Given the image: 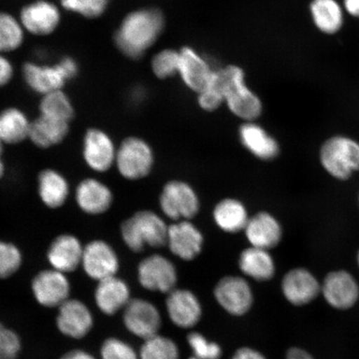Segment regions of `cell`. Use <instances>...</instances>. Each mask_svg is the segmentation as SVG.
<instances>
[{
  "label": "cell",
  "instance_id": "1",
  "mask_svg": "<svg viewBox=\"0 0 359 359\" xmlns=\"http://www.w3.org/2000/svg\"><path fill=\"white\" fill-rule=\"evenodd\" d=\"M164 28L163 13L154 8L130 13L125 18L115 43L120 51L130 58H139L158 39Z\"/></svg>",
  "mask_w": 359,
  "mask_h": 359
},
{
  "label": "cell",
  "instance_id": "2",
  "mask_svg": "<svg viewBox=\"0 0 359 359\" xmlns=\"http://www.w3.org/2000/svg\"><path fill=\"white\" fill-rule=\"evenodd\" d=\"M215 77L222 90L224 102L233 114L246 122H252L259 118L262 112V101L247 86L245 74L241 67L228 66L215 70Z\"/></svg>",
  "mask_w": 359,
  "mask_h": 359
},
{
  "label": "cell",
  "instance_id": "3",
  "mask_svg": "<svg viewBox=\"0 0 359 359\" xmlns=\"http://www.w3.org/2000/svg\"><path fill=\"white\" fill-rule=\"evenodd\" d=\"M168 226L156 212L141 210L126 219L121 235L126 245L134 252H141L146 246L160 248L167 245Z\"/></svg>",
  "mask_w": 359,
  "mask_h": 359
},
{
  "label": "cell",
  "instance_id": "4",
  "mask_svg": "<svg viewBox=\"0 0 359 359\" xmlns=\"http://www.w3.org/2000/svg\"><path fill=\"white\" fill-rule=\"evenodd\" d=\"M320 161L332 177L348 181L359 170V142L342 135L331 137L321 146Z\"/></svg>",
  "mask_w": 359,
  "mask_h": 359
},
{
  "label": "cell",
  "instance_id": "5",
  "mask_svg": "<svg viewBox=\"0 0 359 359\" xmlns=\"http://www.w3.org/2000/svg\"><path fill=\"white\" fill-rule=\"evenodd\" d=\"M115 163L122 176L131 181L144 178L154 164V151L141 138L125 139L116 151Z\"/></svg>",
  "mask_w": 359,
  "mask_h": 359
},
{
  "label": "cell",
  "instance_id": "6",
  "mask_svg": "<svg viewBox=\"0 0 359 359\" xmlns=\"http://www.w3.org/2000/svg\"><path fill=\"white\" fill-rule=\"evenodd\" d=\"M159 202L163 212L174 221H188L200 210L199 197L195 190L189 184L177 180L165 184Z\"/></svg>",
  "mask_w": 359,
  "mask_h": 359
},
{
  "label": "cell",
  "instance_id": "7",
  "mask_svg": "<svg viewBox=\"0 0 359 359\" xmlns=\"http://www.w3.org/2000/svg\"><path fill=\"white\" fill-rule=\"evenodd\" d=\"M55 325L65 338L82 340L95 325L93 313L86 304L78 299H69L57 308Z\"/></svg>",
  "mask_w": 359,
  "mask_h": 359
},
{
  "label": "cell",
  "instance_id": "8",
  "mask_svg": "<svg viewBox=\"0 0 359 359\" xmlns=\"http://www.w3.org/2000/svg\"><path fill=\"white\" fill-rule=\"evenodd\" d=\"M123 323L130 334L146 340L159 334L161 313L156 305L144 299H132L123 311Z\"/></svg>",
  "mask_w": 359,
  "mask_h": 359
},
{
  "label": "cell",
  "instance_id": "9",
  "mask_svg": "<svg viewBox=\"0 0 359 359\" xmlns=\"http://www.w3.org/2000/svg\"><path fill=\"white\" fill-rule=\"evenodd\" d=\"M138 280L143 288L169 294L176 289L177 271L175 264L163 255H154L139 264Z\"/></svg>",
  "mask_w": 359,
  "mask_h": 359
},
{
  "label": "cell",
  "instance_id": "10",
  "mask_svg": "<svg viewBox=\"0 0 359 359\" xmlns=\"http://www.w3.org/2000/svg\"><path fill=\"white\" fill-rule=\"evenodd\" d=\"M215 299L227 313L242 316L248 313L254 302L252 290L244 278L229 276L215 287Z\"/></svg>",
  "mask_w": 359,
  "mask_h": 359
},
{
  "label": "cell",
  "instance_id": "11",
  "mask_svg": "<svg viewBox=\"0 0 359 359\" xmlns=\"http://www.w3.org/2000/svg\"><path fill=\"white\" fill-rule=\"evenodd\" d=\"M34 298L47 309L58 308L70 298L71 285L65 273L56 269L39 272L31 284Z\"/></svg>",
  "mask_w": 359,
  "mask_h": 359
},
{
  "label": "cell",
  "instance_id": "12",
  "mask_svg": "<svg viewBox=\"0 0 359 359\" xmlns=\"http://www.w3.org/2000/svg\"><path fill=\"white\" fill-rule=\"evenodd\" d=\"M81 266L89 278L100 282L116 276L120 263L111 245L104 241L96 240L84 247Z\"/></svg>",
  "mask_w": 359,
  "mask_h": 359
},
{
  "label": "cell",
  "instance_id": "13",
  "mask_svg": "<svg viewBox=\"0 0 359 359\" xmlns=\"http://www.w3.org/2000/svg\"><path fill=\"white\" fill-rule=\"evenodd\" d=\"M321 293L330 306L344 311L358 302L359 285L351 273L339 269L327 273L321 285Z\"/></svg>",
  "mask_w": 359,
  "mask_h": 359
},
{
  "label": "cell",
  "instance_id": "14",
  "mask_svg": "<svg viewBox=\"0 0 359 359\" xmlns=\"http://www.w3.org/2000/svg\"><path fill=\"white\" fill-rule=\"evenodd\" d=\"M281 290L291 304L303 306L318 297L321 293V285L307 269L295 268L283 278Z\"/></svg>",
  "mask_w": 359,
  "mask_h": 359
},
{
  "label": "cell",
  "instance_id": "15",
  "mask_svg": "<svg viewBox=\"0 0 359 359\" xmlns=\"http://www.w3.org/2000/svg\"><path fill=\"white\" fill-rule=\"evenodd\" d=\"M204 237L194 224L181 221L168 226L167 245L172 253L186 262L201 254Z\"/></svg>",
  "mask_w": 359,
  "mask_h": 359
},
{
  "label": "cell",
  "instance_id": "16",
  "mask_svg": "<svg viewBox=\"0 0 359 359\" xmlns=\"http://www.w3.org/2000/svg\"><path fill=\"white\" fill-rule=\"evenodd\" d=\"M165 305L170 321L177 327L191 329L201 320V304L190 290L176 288L170 291Z\"/></svg>",
  "mask_w": 359,
  "mask_h": 359
},
{
  "label": "cell",
  "instance_id": "17",
  "mask_svg": "<svg viewBox=\"0 0 359 359\" xmlns=\"http://www.w3.org/2000/svg\"><path fill=\"white\" fill-rule=\"evenodd\" d=\"M131 290L127 282L114 276L98 282L94 291V302L102 313L114 316L131 302Z\"/></svg>",
  "mask_w": 359,
  "mask_h": 359
},
{
  "label": "cell",
  "instance_id": "18",
  "mask_svg": "<svg viewBox=\"0 0 359 359\" xmlns=\"http://www.w3.org/2000/svg\"><path fill=\"white\" fill-rule=\"evenodd\" d=\"M116 151L114 142L98 129H90L85 135L83 157L90 168L97 172H105L115 163Z\"/></svg>",
  "mask_w": 359,
  "mask_h": 359
},
{
  "label": "cell",
  "instance_id": "19",
  "mask_svg": "<svg viewBox=\"0 0 359 359\" xmlns=\"http://www.w3.org/2000/svg\"><path fill=\"white\" fill-rule=\"evenodd\" d=\"M84 247L77 237L65 234L55 238L49 246L47 257L53 269L73 272L82 264Z\"/></svg>",
  "mask_w": 359,
  "mask_h": 359
},
{
  "label": "cell",
  "instance_id": "20",
  "mask_svg": "<svg viewBox=\"0 0 359 359\" xmlns=\"http://www.w3.org/2000/svg\"><path fill=\"white\" fill-rule=\"evenodd\" d=\"M244 231L251 246L267 250L279 245L283 236L280 222L266 212L250 217Z\"/></svg>",
  "mask_w": 359,
  "mask_h": 359
},
{
  "label": "cell",
  "instance_id": "21",
  "mask_svg": "<svg viewBox=\"0 0 359 359\" xmlns=\"http://www.w3.org/2000/svg\"><path fill=\"white\" fill-rule=\"evenodd\" d=\"M179 74L184 83L196 93L208 87L212 80L215 70L209 65L208 60L202 57L195 49L185 47L180 51Z\"/></svg>",
  "mask_w": 359,
  "mask_h": 359
},
{
  "label": "cell",
  "instance_id": "22",
  "mask_svg": "<svg viewBox=\"0 0 359 359\" xmlns=\"http://www.w3.org/2000/svg\"><path fill=\"white\" fill-rule=\"evenodd\" d=\"M76 201L84 213L96 215L111 208L114 196L110 188L94 178L83 180L76 189Z\"/></svg>",
  "mask_w": 359,
  "mask_h": 359
},
{
  "label": "cell",
  "instance_id": "23",
  "mask_svg": "<svg viewBox=\"0 0 359 359\" xmlns=\"http://www.w3.org/2000/svg\"><path fill=\"white\" fill-rule=\"evenodd\" d=\"M239 136L242 145L260 160L271 161L280 154V145L276 139L253 121L241 126Z\"/></svg>",
  "mask_w": 359,
  "mask_h": 359
},
{
  "label": "cell",
  "instance_id": "24",
  "mask_svg": "<svg viewBox=\"0 0 359 359\" xmlns=\"http://www.w3.org/2000/svg\"><path fill=\"white\" fill-rule=\"evenodd\" d=\"M60 21V11L50 2L40 0L26 6L21 13L22 25L30 33L46 35L57 28Z\"/></svg>",
  "mask_w": 359,
  "mask_h": 359
},
{
  "label": "cell",
  "instance_id": "25",
  "mask_svg": "<svg viewBox=\"0 0 359 359\" xmlns=\"http://www.w3.org/2000/svg\"><path fill=\"white\" fill-rule=\"evenodd\" d=\"M24 76L31 88L45 95L60 90L67 80L60 64L55 66L27 64L24 67Z\"/></svg>",
  "mask_w": 359,
  "mask_h": 359
},
{
  "label": "cell",
  "instance_id": "26",
  "mask_svg": "<svg viewBox=\"0 0 359 359\" xmlns=\"http://www.w3.org/2000/svg\"><path fill=\"white\" fill-rule=\"evenodd\" d=\"M239 268L245 276L257 281L271 280L276 273V264L269 250L250 246L242 251Z\"/></svg>",
  "mask_w": 359,
  "mask_h": 359
},
{
  "label": "cell",
  "instance_id": "27",
  "mask_svg": "<svg viewBox=\"0 0 359 359\" xmlns=\"http://www.w3.org/2000/svg\"><path fill=\"white\" fill-rule=\"evenodd\" d=\"M40 199L48 208L57 209L64 205L69 195V185L66 178L55 170L46 169L38 179Z\"/></svg>",
  "mask_w": 359,
  "mask_h": 359
},
{
  "label": "cell",
  "instance_id": "28",
  "mask_svg": "<svg viewBox=\"0 0 359 359\" xmlns=\"http://www.w3.org/2000/svg\"><path fill=\"white\" fill-rule=\"evenodd\" d=\"M213 217L221 230L231 234L245 231L250 219L245 205L233 198L219 201L213 210Z\"/></svg>",
  "mask_w": 359,
  "mask_h": 359
},
{
  "label": "cell",
  "instance_id": "29",
  "mask_svg": "<svg viewBox=\"0 0 359 359\" xmlns=\"http://www.w3.org/2000/svg\"><path fill=\"white\" fill-rule=\"evenodd\" d=\"M309 10L314 25L323 34H335L343 28V8L336 0H313Z\"/></svg>",
  "mask_w": 359,
  "mask_h": 359
},
{
  "label": "cell",
  "instance_id": "30",
  "mask_svg": "<svg viewBox=\"0 0 359 359\" xmlns=\"http://www.w3.org/2000/svg\"><path fill=\"white\" fill-rule=\"evenodd\" d=\"M69 133V123L41 115L31 123L29 137L39 147L48 148L60 143Z\"/></svg>",
  "mask_w": 359,
  "mask_h": 359
},
{
  "label": "cell",
  "instance_id": "31",
  "mask_svg": "<svg viewBox=\"0 0 359 359\" xmlns=\"http://www.w3.org/2000/svg\"><path fill=\"white\" fill-rule=\"evenodd\" d=\"M30 126L26 116L15 109L0 114V140L3 143L16 144L29 137Z\"/></svg>",
  "mask_w": 359,
  "mask_h": 359
},
{
  "label": "cell",
  "instance_id": "32",
  "mask_svg": "<svg viewBox=\"0 0 359 359\" xmlns=\"http://www.w3.org/2000/svg\"><path fill=\"white\" fill-rule=\"evenodd\" d=\"M138 353L139 359H180L177 345L160 334L144 340Z\"/></svg>",
  "mask_w": 359,
  "mask_h": 359
},
{
  "label": "cell",
  "instance_id": "33",
  "mask_svg": "<svg viewBox=\"0 0 359 359\" xmlns=\"http://www.w3.org/2000/svg\"><path fill=\"white\" fill-rule=\"evenodd\" d=\"M40 110L41 115L66 123H69L74 116L73 106L60 90L46 94L40 105Z\"/></svg>",
  "mask_w": 359,
  "mask_h": 359
},
{
  "label": "cell",
  "instance_id": "34",
  "mask_svg": "<svg viewBox=\"0 0 359 359\" xmlns=\"http://www.w3.org/2000/svg\"><path fill=\"white\" fill-rule=\"evenodd\" d=\"M24 39L21 25L6 13H0V53L15 50Z\"/></svg>",
  "mask_w": 359,
  "mask_h": 359
},
{
  "label": "cell",
  "instance_id": "35",
  "mask_svg": "<svg viewBox=\"0 0 359 359\" xmlns=\"http://www.w3.org/2000/svg\"><path fill=\"white\" fill-rule=\"evenodd\" d=\"M180 62H181L180 51L165 49L154 57L151 69L157 78L168 79L179 73Z\"/></svg>",
  "mask_w": 359,
  "mask_h": 359
},
{
  "label": "cell",
  "instance_id": "36",
  "mask_svg": "<svg viewBox=\"0 0 359 359\" xmlns=\"http://www.w3.org/2000/svg\"><path fill=\"white\" fill-rule=\"evenodd\" d=\"M100 356V359H139V353L131 344L115 336L103 340Z\"/></svg>",
  "mask_w": 359,
  "mask_h": 359
},
{
  "label": "cell",
  "instance_id": "37",
  "mask_svg": "<svg viewBox=\"0 0 359 359\" xmlns=\"http://www.w3.org/2000/svg\"><path fill=\"white\" fill-rule=\"evenodd\" d=\"M22 255L15 245L0 241V279L11 277L22 266Z\"/></svg>",
  "mask_w": 359,
  "mask_h": 359
},
{
  "label": "cell",
  "instance_id": "38",
  "mask_svg": "<svg viewBox=\"0 0 359 359\" xmlns=\"http://www.w3.org/2000/svg\"><path fill=\"white\" fill-rule=\"evenodd\" d=\"M22 349L21 337L0 322V359H18Z\"/></svg>",
  "mask_w": 359,
  "mask_h": 359
},
{
  "label": "cell",
  "instance_id": "39",
  "mask_svg": "<svg viewBox=\"0 0 359 359\" xmlns=\"http://www.w3.org/2000/svg\"><path fill=\"white\" fill-rule=\"evenodd\" d=\"M194 356L198 359H219L222 351L217 344L210 342L205 337L197 332H193L187 337Z\"/></svg>",
  "mask_w": 359,
  "mask_h": 359
},
{
  "label": "cell",
  "instance_id": "40",
  "mask_svg": "<svg viewBox=\"0 0 359 359\" xmlns=\"http://www.w3.org/2000/svg\"><path fill=\"white\" fill-rule=\"evenodd\" d=\"M110 0H61L66 10L87 18L100 16L105 11Z\"/></svg>",
  "mask_w": 359,
  "mask_h": 359
},
{
  "label": "cell",
  "instance_id": "41",
  "mask_svg": "<svg viewBox=\"0 0 359 359\" xmlns=\"http://www.w3.org/2000/svg\"><path fill=\"white\" fill-rule=\"evenodd\" d=\"M215 72L208 87L198 93L199 105L205 111H212L217 109L224 102L222 90L215 77Z\"/></svg>",
  "mask_w": 359,
  "mask_h": 359
},
{
  "label": "cell",
  "instance_id": "42",
  "mask_svg": "<svg viewBox=\"0 0 359 359\" xmlns=\"http://www.w3.org/2000/svg\"><path fill=\"white\" fill-rule=\"evenodd\" d=\"M12 76L13 67L10 61L0 55V87L6 85L11 79Z\"/></svg>",
  "mask_w": 359,
  "mask_h": 359
},
{
  "label": "cell",
  "instance_id": "43",
  "mask_svg": "<svg viewBox=\"0 0 359 359\" xmlns=\"http://www.w3.org/2000/svg\"><path fill=\"white\" fill-rule=\"evenodd\" d=\"M232 359H266V358L257 350L244 347L238 349Z\"/></svg>",
  "mask_w": 359,
  "mask_h": 359
},
{
  "label": "cell",
  "instance_id": "44",
  "mask_svg": "<svg viewBox=\"0 0 359 359\" xmlns=\"http://www.w3.org/2000/svg\"><path fill=\"white\" fill-rule=\"evenodd\" d=\"M61 69L64 71L67 80L73 79L78 73V65L74 60L70 57H65L60 62Z\"/></svg>",
  "mask_w": 359,
  "mask_h": 359
},
{
  "label": "cell",
  "instance_id": "45",
  "mask_svg": "<svg viewBox=\"0 0 359 359\" xmlns=\"http://www.w3.org/2000/svg\"><path fill=\"white\" fill-rule=\"evenodd\" d=\"M60 359H98L86 349L74 348L62 354Z\"/></svg>",
  "mask_w": 359,
  "mask_h": 359
},
{
  "label": "cell",
  "instance_id": "46",
  "mask_svg": "<svg viewBox=\"0 0 359 359\" xmlns=\"http://www.w3.org/2000/svg\"><path fill=\"white\" fill-rule=\"evenodd\" d=\"M287 359H313L305 350L299 348H292L286 353Z\"/></svg>",
  "mask_w": 359,
  "mask_h": 359
},
{
  "label": "cell",
  "instance_id": "47",
  "mask_svg": "<svg viewBox=\"0 0 359 359\" xmlns=\"http://www.w3.org/2000/svg\"><path fill=\"white\" fill-rule=\"evenodd\" d=\"M344 7L349 15L359 19V0H344Z\"/></svg>",
  "mask_w": 359,
  "mask_h": 359
},
{
  "label": "cell",
  "instance_id": "48",
  "mask_svg": "<svg viewBox=\"0 0 359 359\" xmlns=\"http://www.w3.org/2000/svg\"><path fill=\"white\" fill-rule=\"evenodd\" d=\"M4 172H6V167H4L2 154H0V178L3 177Z\"/></svg>",
  "mask_w": 359,
  "mask_h": 359
},
{
  "label": "cell",
  "instance_id": "49",
  "mask_svg": "<svg viewBox=\"0 0 359 359\" xmlns=\"http://www.w3.org/2000/svg\"><path fill=\"white\" fill-rule=\"evenodd\" d=\"M3 144H4V143L2 142L1 140H0V154H3Z\"/></svg>",
  "mask_w": 359,
  "mask_h": 359
},
{
  "label": "cell",
  "instance_id": "50",
  "mask_svg": "<svg viewBox=\"0 0 359 359\" xmlns=\"http://www.w3.org/2000/svg\"><path fill=\"white\" fill-rule=\"evenodd\" d=\"M357 262H358V267H359V250H358V252L357 255Z\"/></svg>",
  "mask_w": 359,
  "mask_h": 359
},
{
  "label": "cell",
  "instance_id": "51",
  "mask_svg": "<svg viewBox=\"0 0 359 359\" xmlns=\"http://www.w3.org/2000/svg\"><path fill=\"white\" fill-rule=\"evenodd\" d=\"M189 359H198V358H196L195 356H193V357H191Z\"/></svg>",
  "mask_w": 359,
  "mask_h": 359
},
{
  "label": "cell",
  "instance_id": "52",
  "mask_svg": "<svg viewBox=\"0 0 359 359\" xmlns=\"http://www.w3.org/2000/svg\"><path fill=\"white\" fill-rule=\"evenodd\" d=\"M358 202H359V195H358Z\"/></svg>",
  "mask_w": 359,
  "mask_h": 359
}]
</instances>
